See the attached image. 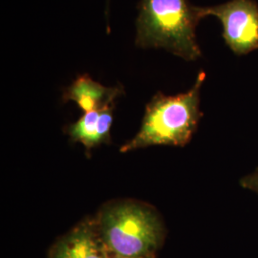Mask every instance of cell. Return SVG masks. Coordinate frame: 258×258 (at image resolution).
Instances as JSON below:
<instances>
[{
	"instance_id": "6da1fadb",
	"label": "cell",
	"mask_w": 258,
	"mask_h": 258,
	"mask_svg": "<svg viewBox=\"0 0 258 258\" xmlns=\"http://www.w3.org/2000/svg\"><path fill=\"white\" fill-rule=\"evenodd\" d=\"M202 19L200 7L188 0H141L135 44L165 49L187 61L197 60L202 52L196 27Z\"/></svg>"
},
{
	"instance_id": "7a4b0ae2",
	"label": "cell",
	"mask_w": 258,
	"mask_h": 258,
	"mask_svg": "<svg viewBox=\"0 0 258 258\" xmlns=\"http://www.w3.org/2000/svg\"><path fill=\"white\" fill-rule=\"evenodd\" d=\"M205 79V72H200L192 88L187 92L176 96L156 94L147 106L140 131L120 151L126 152L154 145L185 146L203 115L199 104Z\"/></svg>"
},
{
	"instance_id": "3957f363",
	"label": "cell",
	"mask_w": 258,
	"mask_h": 258,
	"mask_svg": "<svg viewBox=\"0 0 258 258\" xmlns=\"http://www.w3.org/2000/svg\"><path fill=\"white\" fill-rule=\"evenodd\" d=\"M97 227L108 250L121 256L153 254L163 239V228L156 215L134 204L105 210Z\"/></svg>"
},
{
	"instance_id": "277c9868",
	"label": "cell",
	"mask_w": 258,
	"mask_h": 258,
	"mask_svg": "<svg viewBox=\"0 0 258 258\" xmlns=\"http://www.w3.org/2000/svg\"><path fill=\"white\" fill-rule=\"evenodd\" d=\"M204 18L220 20L223 38L237 55L258 49V4L254 0H230L215 6L200 7Z\"/></svg>"
},
{
	"instance_id": "5b68a950",
	"label": "cell",
	"mask_w": 258,
	"mask_h": 258,
	"mask_svg": "<svg viewBox=\"0 0 258 258\" xmlns=\"http://www.w3.org/2000/svg\"><path fill=\"white\" fill-rule=\"evenodd\" d=\"M110 251L104 245L97 223H83L60 240L51 258H108Z\"/></svg>"
},
{
	"instance_id": "8992f818",
	"label": "cell",
	"mask_w": 258,
	"mask_h": 258,
	"mask_svg": "<svg viewBox=\"0 0 258 258\" xmlns=\"http://www.w3.org/2000/svg\"><path fill=\"white\" fill-rule=\"evenodd\" d=\"M122 93L120 86L105 87L87 76H80L63 95V100L73 101L85 113L112 107L114 101Z\"/></svg>"
},
{
	"instance_id": "52a82bcc",
	"label": "cell",
	"mask_w": 258,
	"mask_h": 258,
	"mask_svg": "<svg viewBox=\"0 0 258 258\" xmlns=\"http://www.w3.org/2000/svg\"><path fill=\"white\" fill-rule=\"evenodd\" d=\"M112 121V107L86 112L69 127L68 133L72 140L81 142L85 148H93L109 139Z\"/></svg>"
},
{
	"instance_id": "ba28073f",
	"label": "cell",
	"mask_w": 258,
	"mask_h": 258,
	"mask_svg": "<svg viewBox=\"0 0 258 258\" xmlns=\"http://www.w3.org/2000/svg\"><path fill=\"white\" fill-rule=\"evenodd\" d=\"M241 186L258 194V168L252 174L241 180Z\"/></svg>"
},
{
	"instance_id": "9c48e42d",
	"label": "cell",
	"mask_w": 258,
	"mask_h": 258,
	"mask_svg": "<svg viewBox=\"0 0 258 258\" xmlns=\"http://www.w3.org/2000/svg\"><path fill=\"white\" fill-rule=\"evenodd\" d=\"M108 258H154L153 254H148V255H143V256H121L118 254H114L110 252L109 253V257Z\"/></svg>"
}]
</instances>
